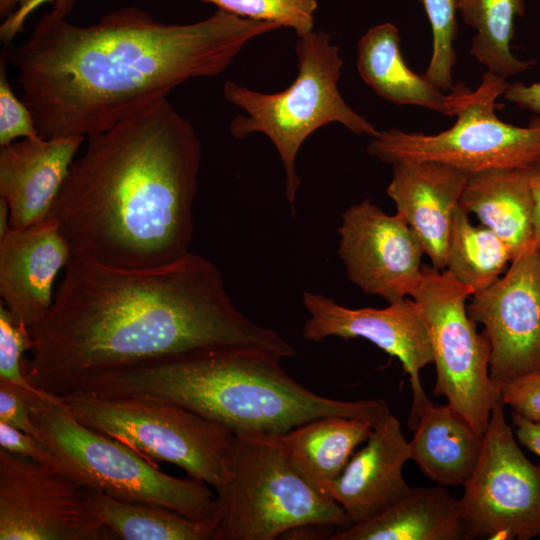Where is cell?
I'll list each match as a JSON object with an SVG mask.
<instances>
[{
  "mask_svg": "<svg viewBox=\"0 0 540 540\" xmlns=\"http://www.w3.org/2000/svg\"><path fill=\"white\" fill-rule=\"evenodd\" d=\"M27 378L62 397L84 379L198 351L252 347L282 358L296 349L245 316L220 269L190 252L165 265L127 269L73 255L49 313L30 329Z\"/></svg>",
  "mask_w": 540,
  "mask_h": 540,
  "instance_id": "obj_1",
  "label": "cell"
},
{
  "mask_svg": "<svg viewBox=\"0 0 540 540\" xmlns=\"http://www.w3.org/2000/svg\"><path fill=\"white\" fill-rule=\"evenodd\" d=\"M75 0H54L30 37L4 46L42 138H87L166 99L184 82L222 73L253 38L279 29L223 10L165 24L129 6L79 26Z\"/></svg>",
  "mask_w": 540,
  "mask_h": 540,
  "instance_id": "obj_2",
  "label": "cell"
},
{
  "mask_svg": "<svg viewBox=\"0 0 540 540\" xmlns=\"http://www.w3.org/2000/svg\"><path fill=\"white\" fill-rule=\"evenodd\" d=\"M201 145L167 98L87 137L50 217L73 255L127 269L188 253Z\"/></svg>",
  "mask_w": 540,
  "mask_h": 540,
  "instance_id": "obj_3",
  "label": "cell"
},
{
  "mask_svg": "<svg viewBox=\"0 0 540 540\" xmlns=\"http://www.w3.org/2000/svg\"><path fill=\"white\" fill-rule=\"evenodd\" d=\"M279 355L252 347L198 351L104 372L74 391L97 396H150L180 404L237 436L279 437L315 418L341 415L372 422L390 414L381 399L321 396L294 380Z\"/></svg>",
  "mask_w": 540,
  "mask_h": 540,
  "instance_id": "obj_4",
  "label": "cell"
},
{
  "mask_svg": "<svg viewBox=\"0 0 540 540\" xmlns=\"http://www.w3.org/2000/svg\"><path fill=\"white\" fill-rule=\"evenodd\" d=\"M27 401L41 440L60 466L88 487L193 520L216 518V493L205 482L162 472L127 445L82 424L55 395L28 392Z\"/></svg>",
  "mask_w": 540,
  "mask_h": 540,
  "instance_id": "obj_5",
  "label": "cell"
},
{
  "mask_svg": "<svg viewBox=\"0 0 540 540\" xmlns=\"http://www.w3.org/2000/svg\"><path fill=\"white\" fill-rule=\"evenodd\" d=\"M298 75L278 93H261L232 81L223 86L225 99L245 111L236 116L229 130L242 139L252 133L265 134L274 144L285 171V196L292 216L301 180L296 157L304 141L318 128L338 122L356 135L376 136L379 131L350 108L337 83L343 61L339 47L324 32L298 37L295 45Z\"/></svg>",
  "mask_w": 540,
  "mask_h": 540,
  "instance_id": "obj_6",
  "label": "cell"
},
{
  "mask_svg": "<svg viewBox=\"0 0 540 540\" xmlns=\"http://www.w3.org/2000/svg\"><path fill=\"white\" fill-rule=\"evenodd\" d=\"M215 540H274L308 525H350L343 508L290 464L278 437L237 436L217 491Z\"/></svg>",
  "mask_w": 540,
  "mask_h": 540,
  "instance_id": "obj_7",
  "label": "cell"
},
{
  "mask_svg": "<svg viewBox=\"0 0 540 540\" xmlns=\"http://www.w3.org/2000/svg\"><path fill=\"white\" fill-rule=\"evenodd\" d=\"M82 424L127 445L150 463L167 462L217 492L226 482L236 435L175 402L150 396L59 397Z\"/></svg>",
  "mask_w": 540,
  "mask_h": 540,
  "instance_id": "obj_8",
  "label": "cell"
},
{
  "mask_svg": "<svg viewBox=\"0 0 540 540\" xmlns=\"http://www.w3.org/2000/svg\"><path fill=\"white\" fill-rule=\"evenodd\" d=\"M507 85L506 79L487 71L481 84L463 96L451 128L432 135L395 128L379 131L371 137L367 152L388 164L434 161L469 174L528 168L540 158V119L518 127L498 118L495 102Z\"/></svg>",
  "mask_w": 540,
  "mask_h": 540,
  "instance_id": "obj_9",
  "label": "cell"
},
{
  "mask_svg": "<svg viewBox=\"0 0 540 540\" xmlns=\"http://www.w3.org/2000/svg\"><path fill=\"white\" fill-rule=\"evenodd\" d=\"M472 290L447 270L423 265L411 294L424 315L433 351L436 383L443 396L480 435H484L499 389L490 377V341L467 312Z\"/></svg>",
  "mask_w": 540,
  "mask_h": 540,
  "instance_id": "obj_10",
  "label": "cell"
},
{
  "mask_svg": "<svg viewBox=\"0 0 540 540\" xmlns=\"http://www.w3.org/2000/svg\"><path fill=\"white\" fill-rule=\"evenodd\" d=\"M460 500L467 540L540 537V466L522 452L504 414L500 393L483 445Z\"/></svg>",
  "mask_w": 540,
  "mask_h": 540,
  "instance_id": "obj_11",
  "label": "cell"
},
{
  "mask_svg": "<svg viewBox=\"0 0 540 540\" xmlns=\"http://www.w3.org/2000/svg\"><path fill=\"white\" fill-rule=\"evenodd\" d=\"M107 531L87 485L0 448V540H103Z\"/></svg>",
  "mask_w": 540,
  "mask_h": 540,
  "instance_id": "obj_12",
  "label": "cell"
},
{
  "mask_svg": "<svg viewBox=\"0 0 540 540\" xmlns=\"http://www.w3.org/2000/svg\"><path fill=\"white\" fill-rule=\"evenodd\" d=\"M467 312L484 326L496 386L540 370V247L531 242L509 269L471 296Z\"/></svg>",
  "mask_w": 540,
  "mask_h": 540,
  "instance_id": "obj_13",
  "label": "cell"
},
{
  "mask_svg": "<svg viewBox=\"0 0 540 540\" xmlns=\"http://www.w3.org/2000/svg\"><path fill=\"white\" fill-rule=\"evenodd\" d=\"M337 254L348 280L388 303L410 297L422 273V244L404 220L370 199L341 213Z\"/></svg>",
  "mask_w": 540,
  "mask_h": 540,
  "instance_id": "obj_14",
  "label": "cell"
},
{
  "mask_svg": "<svg viewBox=\"0 0 540 540\" xmlns=\"http://www.w3.org/2000/svg\"><path fill=\"white\" fill-rule=\"evenodd\" d=\"M303 305L309 314L303 338L313 342L328 337L364 338L401 362L412 391L423 388L420 372L433 363V351L424 315L413 298L405 297L384 308L353 309L307 291Z\"/></svg>",
  "mask_w": 540,
  "mask_h": 540,
  "instance_id": "obj_15",
  "label": "cell"
},
{
  "mask_svg": "<svg viewBox=\"0 0 540 540\" xmlns=\"http://www.w3.org/2000/svg\"><path fill=\"white\" fill-rule=\"evenodd\" d=\"M72 256L53 218L18 230L10 227L7 210H0V304L15 322L31 329L46 317L56 276Z\"/></svg>",
  "mask_w": 540,
  "mask_h": 540,
  "instance_id": "obj_16",
  "label": "cell"
},
{
  "mask_svg": "<svg viewBox=\"0 0 540 540\" xmlns=\"http://www.w3.org/2000/svg\"><path fill=\"white\" fill-rule=\"evenodd\" d=\"M84 138H23L0 150V199L9 225L25 229L50 217Z\"/></svg>",
  "mask_w": 540,
  "mask_h": 540,
  "instance_id": "obj_17",
  "label": "cell"
},
{
  "mask_svg": "<svg viewBox=\"0 0 540 540\" xmlns=\"http://www.w3.org/2000/svg\"><path fill=\"white\" fill-rule=\"evenodd\" d=\"M392 166L387 194L418 236L432 267L444 270L453 219L470 174L434 161Z\"/></svg>",
  "mask_w": 540,
  "mask_h": 540,
  "instance_id": "obj_18",
  "label": "cell"
},
{
  "mask_svg": "<svg viewBox=\"0 0 540 540\" xmlns=\"http://www.w3.org/2000/svg\"><path fill=\"white\" fill-rule=\"evenodd\" d=\"M408 460L409 441L390 413L374 425L366 445L353 454L326 496L343 508L350 525L369 519L411 490L402 473Z\"/></svg>",
  "mask_w": 540,
  "mask_h": 540,
  "instance_id": "obj_19",
  "label": "cell"
},
{
  "mask_svg": "<svg viewBox=\"0 0 540 540\" xmlns=\"http://www.w3.org/2000/svg\"><path fill=\"white\" fill-rule=\"evenodd\" d=\"M412 392L411 460L438 485L464 486L480 458L483 435L449 404H433L423 388Z\"/></svg>",
  "mask_w": 540,
  "mask_h": 540,
  "instance_id": "obj_20",
  "label": "cell"
},
{
  "mask_svg": "<svg viewBox=\"0 0 540 540\" xmlns=\"http://www.w3.org/2000/svg\"><path fill=\"white\" fill-rule=\"evenodd\" d=\"M357 70L377 95L395 105H415L456 116L468 87L454 85L451 92L432 85L424 75L413 72L405 63L397 27L382 23L370 28L357 44Z\"/></svg>",
  "mask_w": 540,
  "mask_h": 540,
  "instance_id": "obj_21",
  "label": "cell"
},
{
  "mask_svg": "<svg viewBox=\"0 0 540 540\" xmlns=\"http://www.w3.org/2000/svg\"><path fill=\"white\" fill-rule=\"evenodd\" d=\"M330 540H467L460 500L441 485L411 490L364 521L336 530Z\"/></svg>",
  "mask_w": 540,
  "mask_h": 540,
  "instance_id": "obj_22",
  "label": "cell"
},
{
  "mask_svg": "<svg viewBox=\"0 0 540 540\" xmlns=\"http://www.w3.org/2000/svg\"><path fill=\"white\" fill-rule=\"evenodd\" d=\"M460 205L503 240L514 257L534 241L528 168H494L470 174Z\"/></svg>",
  "mask_w": 540,
  "mask_h": 540,
  "instance_id": "obj_23",
  "label": "cell"
},
{
  "mask_svg": "<svg viewBox=\"0 0 540 540\" xmlns=\"http://www.w3.org/2000/svg\"><path fill=\"white\" fill-rule=\"evenodd\" d=\"M373 428L367 420L328 415L307 421L278 439L297 473L326 496L328 486L342 474Z\"/></svg>",
  "mask_w": 540,
  "mask_h": 540,
  "instance_id": "obj_24",
  "label": "cell"
},
{
  "mask_svg": "<svg viewBox=\"0 0 540 540\" xmlns=\"http://www.w3.org/2000/svg\"><path fill=\"white\" fill-rule=\"evenodd\" d=\"M93 512L113 534L125 540H215L216 519L198 521L176 511L124 502L89 487Z\"/></svg>",
  "mask_w": 540,
  "mask_h": 540,
  "instance_id": "obj_25",
  "label": "cell"
},
{
  "mask_svg": "<svg viewBox=\"0 0 540 540\" xmlns=\"http://www.w3.org/2000/svg\"><path fill=\"white\" fill-rule=\"evenodd\" d=\"M466 25L476 33L470 54L491 72L504 79L523 73L534 65L514 56L511 41L514 21L525 13L524 0H456Z\"/></svg>",
  "mask_w": 540,
  "mask_h": 540,
  "instance_id": "obj_26",
  "label": "cell"
},
{
  "mask_svg": "<svg viewBox=\"0 0 540 540\" xmlns=\"http://www.w3.org/2000/svg\"><path fill=\"white\" fill-rule=\"evenodd\" d=\"M468 215L461 205L455 212L444 270L474 294L494 283L514 255L490 229L473 225Z\"/></svg>",
  "mask_w": 540,
  "mask_h": 540,
  "instance_id": "obj_27",
  "label": "cell"
},
{
  "mask_svg": "<svg viewBox=\"0 0 540 540\" xmlns=\"http://www.w3.org/2000/svg\"><path fill=\"white\" fill-rule=\"evenodd\" d=\"M432 31V55L424 74L440 90L454 87L452 70L456 63L454 41L457 38L456 0H420Z\"/></svg>",
  "mask_w": 540,
  "mask_h": 540,
  "instance_id": "obj_28",
  "label": "cell"
},
{
  "mask_svg": "<svg viewBox=\"0 0 540 540\" xmlns=\"http://www.w3.org/2000/svg\"><path fill=\"white\" fill-rule=\"evenodd\" d=\"M219 10L253 19L271 22L293 29L298 37L313 30L318 0H201Z\"/></svg>",
  "mask_w": 540,
  "mask_h": 540,
  "instance_id": "obj_29",
  "label": "cell"
},
{
  "mask_svg": "<svg viewBox=\"0 0 540 540\" xmlns=\"http://www.w3.org/2000/svg\"><path fill=\"white\" fill-rule=\"evenodd\" d=\"M34 345L30 328L13 320L0 304V380L10 382L29 392H38L27 378L28 363L24 358Z\"/></svg>",
  "mask_w": 540,
  "mask_h": 540,
  "instance_id": "obj_30",
  "label": "cell"
},
{
  "mask_svg": "<svg viewBox=\"0 0 540 540\" xmlns=\"http://www.w3.org/2000/svg\"><path fill=\"white\" fill-rule=\"evenodd\" d=\"M39 136L33 115L23 100L13 92L6 75V61H0V145L7 146L17 138Z\"/></svg>",
  "mask_w": 540,
  "mask_h": 540,
  "instance_id": "obj_31",
  "label": "cell"
},
{
  "mask_svg": "<svg viewBox=\"0 0 540 540\" xmlns=\"http://www.w3.org/2000/svg\"><path fill=\"white\" fill-rule=\"evenodd\" d=\"M497 387L504 405L524 418L540 422V370L515 377Z\"/></svg>",
  "mask_w": 540,
  "mask_h": 540,
  "instance_id": "obj_32",
  "label": "cell"
},
{
  "mask_svg": "<svg viewBox=\"0 0 540 540\" xmlns=\"http://www.w3.org/2000/svg\"><path fill=\"white\" fill-rule=\"evenodd\" d=\"M28 392L10 382L0 380V421L41 440L31 418L27 401Z\"/></svg>",
  "mask_w": 540,
  "mask_h": 540,
  "instance_id": "obj_33",
  "label": "cell"
},
{
  "mask_svg": "<svg viewBox=\"0 0 540 540\" xmlns=\"http://www.w3.org/2000/svg\"><path fill=\"white\" fill-rule=\"evenodd\" d=\"M0 447L9 453L36 462L60 466L42 440L2 421H0Z\"/></svg>",
  "mask_w": 540,
  "mask_h": 540,
  "instance_id": "obj_34",
  "label": "cell"
},
{
  "mask_svg": "<svg viewBox=\"0 0 540 540\" xmlns=\"http://www.w3.org/2000/svg\"><path fill=\"white\" fill-rule=\"evenodd\" d=\"M46 2L54 0H20L18 8L6 16L0 26V39L4 46L11 44L14 37L23 30L26 19Z\"/></svg>",
  "mask_w": 540,
  "mask_h": 540,
  "instance_id": "obj_35",
  "label": "cell"
},
{
  "mask_svg": "<svg viewBox=\"0 0 540 540\" xmlns=\"http://www.w3.org/2000/svg\"><path fill=\"white\" fill-rule=\"evenodd\" d=\"M503 96L518 107L540 115V82L532 84L508 83Z\"/></svg>",
  "mask_w": 540,
  "mask_h": 540,
  "instance_id": "obj_36",
  "label": "cell"
},
{
  "mask_svg": "<svg viewBox=\"0 0 540 540\" xmlns=\"http://www.w3.org/2000/svg\"><path fill=\"white\" fill-rule=\"evenodd\" d=\"M512 424L518 443L540 457V422L531 421L513 412Z\"/></svg>",
  "mask_w": 540,
  "mask_h": 540,
  "instance_id": "obj_37",
  "label": "cell"
},
{
  "mask_svg": "<svg viewBox=\"0 0 540 540\" xmlns=\"http://www.w3.org/2000/svg\"><path fill=\"white\" fill-rule=\"evenodd\" d=\"M534 205V241L540 247V158L528 167Z\"/></svg>",
  "mask_w": 540,
  "mask_h": 540,
  "instance_id": "obj_38",
  "label": "cell"
},
{
  "mask_svg": "<svg viewBox=\"0 0 540 540\" xmlns=\"http://www.w3.org/2000/svg\"><path fill=\"white\" fill-rule=\"evenodd\" d=\"M20 0H0V14L1 16H8L15 10L16 5Z\"/></svg>",
  "mask_w": 540,
  "mask_h": 540,
  "instance_id": "obj_39",
  "label": "cell"
}]
</instances>
